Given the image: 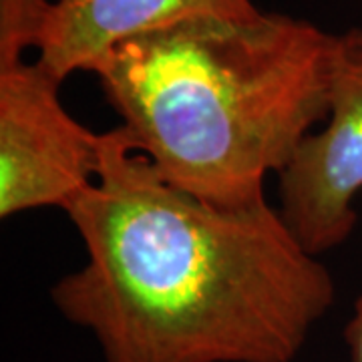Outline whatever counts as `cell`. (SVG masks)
I'll list each match as a JSON object with an SVG mask.
<instances>
[{"mask_svg": "<svg viewBox=\"0 0 362 362\" xmlns=\"http://www.w3.org/2000/svg\"><path fill=\"white\" fill-rule=\"evenodd\" d=\"M54 0H0V71L25 63L28 49L39 51Z\"/></svg>", "mask_w": 362, "mask_h": 362, "instance_id": "6", "label": "cell"}, {"mask_svg": "<svg viewBox=\"0 0 362 362\" xmlns=\"http://www.w3.org/2000/svg\"><path fill=\"white\" fill-rule=\"evenodd\" d=\"M252 0H54L37 63L65 81L95 71L117 45L181 21L250 18Z\"/></svg>", "mask_w": 362, "mask_h": 362, "instance_id": "5", "label": "cell"}, {"mask_svg": "<svg viewBox=\"0 0 362 362\" xmlns=\"http://www.w3.org/2000/svg\"><path fill=\"white\" fill-rule=\"evenodd\" d=\"M278 173L280 216L312 256L342 246L356 228L362 192V28L334 35L328 115Z\"/></svg>", "mask_w": 362, "mask_h": 362, "instance_id": "4", "label": "cell"}, {"mask_svg": "<svg viewBox=\"0 0 362 362\" xmlns=\"http://www.w3.org/2000/svg\"><path fill=\"white\" fill-rule=\"evenodd\" d=\"M344 342L349 346L350 361L362 362V296L354 302V314L344 326Z\"/></svg>", "mask_w": 362, "mask_h": 362, "instance_id": "7", "label": "cell"}, {"mask_svg": "<svg viewBox=\"0 0 362 362\" xmlns=\"http://www.w3.org/2000/svg\"><path fill=\"white\" fill-rule=\"evenodd\" d=\"M61 78L42 65L0 71V218L66 206L97 180L103 133L61 101Z\"/></svg>", "mask_w": 362, "mask_h": 362, "instance_id": "3", "label": "cell"}, {"mask_svg": "<svg viewBox=\"0 0 362 362\" xmlns=\"http://www.w3.org/2000/svg\"><path fill=\"white\" fill-rule=\"evenodd\" d=\"M334 35L288 14L192 18L117 45L93 71L133 151L218 207L264 197L328 115Z\"/></svg>", "mask_w": 362, "mask_h": 362, "instance_id": "2", "label": "cell"}, {"mask_svg": "<svg viewBox=\"0 0 362 362\" xmlns=\"http://www.w3.org/2000/svg\"><path fill=\"white\" fill-rule=\"evenodd\" d=\"M65 214L87 259L52 286V304L105 362H292L337 298L330 270L266 199L207 204L119 127Z\"/></svg>", "mask_w": 362, "mask_h": 362, "instance_id": "1", "label": "cell"}]
</instances>
